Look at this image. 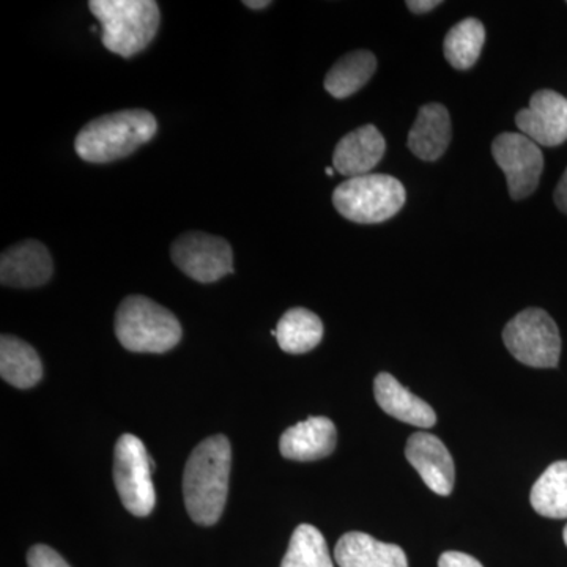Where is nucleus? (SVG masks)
Wrapping results in <instances>:
<instances>
[{"mask_svg":"<svg viewBox=\"0 0 567 567\" xmlns=\"http://www.w3.org/2000/svg\"><path fill=\"white\" fill-rule=\"evenodd\" d=\"M405 456L410 465L420 473L425 486L435 494L451 495L456 470L453 457L442 440L425 432H416L406 442Z\"/></svg>","mask_w":567,"mask_h":567,"instance_id":"11","label":"nucleus"},{"mask_svg":"<svg viewBox=\"0 0 567 567\" xmlns=\"http://www.w3.org/2000/svg\"><path fill=\"white\" fill-rule=\"evenodd\" d=\"M333 174H334L333 167H327V175H328V177H331V175H333Z\"/></svg>","mask_w":567,"mask_h":567,"instance_id":"29","label":"nucleus"},{"mask_svg":"<svg viewBox=\"0 0 567 567\" xmlns=\"http://www.w3.org/2000/svg\"><path fill=\"white\" fill-rule=\"evenodd\" d=\"M336 436L338 432L333 421L324 416H312L287 429L279 442V450L290 461H319L333 453Z\"/></svg>","mask_w":567,"mask_h":567,"instance_id":"14","label":"nucleus"},{"mask_svg":"<svg viewBox=\"0 0 567 567\" xmlns=\"http://www.w3.org/2000/svg\"><path fill=\"white\" fill-rule=\"evenodd\" d=\"M279 347L286 353L311 352L323 339V323L315 312L293 308L281 317L275 331Z\"/></svg>","mask_w":567,"mask_h":567,"instance_id":"19","label":"nucleus"},{"mask_svg":"<svg viewBox=\"0 0 567 567\" xmlns=\"http://www.w3.org/2000/svg\"><path fill=\"white\" fill-rule=\"evenodd\" d=\"M271 2H268V0H259V2H254V0H248V2H245V6L248 7V9L252 10H262L267 9L268 6H270Z\"/></svg>","mask_w":567,"mask_h":567,"instance_id":"28","label":"nucleus"},{"mask_svg":"<svg viewBox=\"0 0 567 567\" xmlns=\"http://www.w3.org/2000/svg\"><path fill=\"white\" fill-rule=\"evenodd\" d=\"M554 199L559 210L566 213L567 215V169L566 173L563 174L561 181H559L557 189H555Z\"/></svg>","mask_w":567,"mask_h":567,"instance_id":"26","label":"nucleus"},{"mask_svg":"<svg viewBox=\"0 0 567 567\" xmlns=\"http://www.w3.org/2000/svg\"><path fill=\"white\" fill-rule=\"evenodd\" d=\"M334 558L339 567H409L401 547L360 532L347 533L338 540Z\"/></svg>","mask_w":567,"mask_h":567,"instance_id":"15","label":"nucleus"},{"mask_svg":"<svg viewBox=\"0 0 567 567\" xmlns=\"http://www.w3.org/2000/svg\"><path fill=\"white\" fill-rule=\"evenodd\" d=\"M386 152L385 137L374 125H364L347 134L336 145L334 171L347 178L368 175Z\"/></svg>","mask_w":567,"mask_h":567,"instance_id":"13","label":"nucleus"},{"mask_svg":"<svg viewBox=\"0 0 567 567\" xmlns=\"http://www.w3.org/2000/svg\"><path fill=\"white\" fill-rule=\"evenodd\" d=\"M405 199L404 185L385 174L347 178L333 193L336 210L358 224H379L393 218L404 207Z\"/></svg>","mask_w":567,"mask_h":567,"instance_id":"5","label":"nucleus"},{"mask_svg":"<svg viewBox=\"0 0 567 567\" xmlns=\"http://www.w3.org/2000/svg\"><path fill=\"white\" fill-rule=\"evenodd\" d=\"M377 59L372 52L354 51L344 55L324 78V89L334 99H347L363 89L374 76Z\"/></svg>","mask_w":567,"mask_h":567,"instance_id":"20","label":"nucleus"},{"mask_svg":"<svg viewBox=\"0 0 567 567\" xmlns=\"http://www.w3.org/2000/svg\"><path fill=\"white\" fill-rule=\"evenodd\" d=\"M516 123L537 145L557 147L567 141V99L554 91L536 92L529 106L517 112Z\"/></svg>","mask_w":567,"mask_h":567,"instance_id":"10","label":"nucleus"},{"mask_svg":"<svg viewBox=\"0 0 567 567\" xmlns=\"http://www.w3.org/2000/svg\"><path fill=\"white\" fill-rule=\"evenodd\" d=\"M486 41V29L476 18L458 22L445 39V58L456 70H468L480 59Z\"/></svg>","mask_w":567,"mask_h":567,"instance_id":"22","label":"nucleus"},{"mask_svg":"<svg viewBox=\"0 0 567 567\" xmlns=\"http://www.w3.org/2000/svg\"><path fill=\"white\" fill-rule=\"evenodd\" d=\"M158 132L151 112L126 110L103 115L84 126L74 141V148L84 162H117L147 144Z\"/></svg>","mask_w":567,"mask_h":567,"instance_id":"2","label":"nucleus"},{"mask_svg":"<svg viewBox=\"0 0 567 567\" xmlns=\"http://www.w3.org/2000/svg\"><path fill=\"white\" fill-rule=\"evenodd\" d=\"M155 462L136 435L123 434L114 453V483L123 506L137 517H147L156 503L152 472Z\"/></svg>","mask_w":567,"mask_h":567,"instance_id":"7","label":"nucleus"},{"mask_svg":"<svg viewBox=\"0 0 567 567\" xmlns=\"http://www.w3.org/2000/svg\"><path fill=\"white\" fill-rule=\"evenodd\" d=\"M174 264L194 281H219L234 271V252L224 238L204 233L178 237L171 249Z\"/></svg>","mask_w":567,"mask_h":567,"instance_id":"9","label":"nucleus"},{"mask_svg":"<svg viewBox=\"0 0 567 567\" xmlns=\"http://www.w3.org/2000/svg\"><path fill=\"white\" fill-rule=\"evenodd\" d=\"M93 17L102 24L104 48L133 58L152 43L159 29V7L153 0H92Z\"/></svg>","mask_w":567,"mask_h":567,"instance_id":"3","label":"nucleus"},{"mask_svg":"<svg viewBox=\"0 0 567 567\" xmlns=\"http://www.w3.org/2000/svg\"><path fill=\"white\" fill-rule=\"evenodd\" d=\"M439 567H484L472 555L462 551H446L439 559Z\"/></svg>","mask_w":567,"mask_h":567,"instance_id":"25","label":"nucleus"},{"mask_svg":"<svg viewBox=\"0 0 567 567\" xmlns=\"http://www.w3.org/2000/svg\"><path fill=\"white\" fill-rule=\"evenodd\" d=\"M451 142L450 112L443 104H425L417 112L415 125L410 130V151L424 162L442 158Z\"/></svg>","mask_w":567,"mask_h":567,"instance_id":"17","label":"nucleus"},{"mask_svg":"<svg viewBox=\"0 0 567 567\" xmlns=\"http://www.w3.org/2000/svg\"><path fill=\"white\" fill-rule=\"evenodd\" d=\"M281 567H334L322 533L308 524L297 527Z\"/></svg>","mask_w":567,"mask_h":567,"instance_id":"23","label":"nucleus"},{"mask_svg":"<svg viewBox=\"0 0 567 567\" xmlns=\"http://www.w3.org/2000/svg\"><path fill=\"white\" fill-rule=\"evenodd\" d=\"M439 6H442L440 0H409V2H406V7H409L410 11L417 14L427 13V11H432Z\"/></svg>","mask_w":567,"mask_h":567,"instance_id":"27","label":"nucleus"},{"mask_svg":"<svg viewBox=\"0 0 567 567\" xmlns=\"http://www.w3.org/2000/svg\"><path fill=\"white\" fill-rule=\"evenodd\" d=\"M54 270L51 254L40 241L28 240L11 246L0 259V281L3 286L32 289L50 281Z\"/></svg>","mask_w":567,"mask_h":567,"instance_id":"12","label":"nucleus"},{"mask_svg":"<svg viewBox=\"0 0 567 567\" xmlns=\"http://www.w3.org/2000/svg\"><path fill=\"white\" fill-rule=\"evenodd\" d=\"M374 393L377 404L382 406L383 412L402 423L423 429L432 427L436 423L434 409L423 399L410 393L388 372L377 375Z\"/></svg>","mask_w":567,"mask_h":567,"instance_id":"16","label":"nucleus"},{"mask_svg":"<svg viewBox=\"0 0 567 567\" xmlns=\"http://www.w3.org/2000/svg\"><path fill=\"white\" fill-rule=\"evenodd\" d=\"M563 537H565V544L567 547V525H566L565 532H563Z\"/></svg>","mask_w":567,"mask_h":567,"instance_id":"30","label":"nucleus"},{"mask_svg":"<svg viewBox=\"0 0 567 567\" xmlns=\"http://www.w3.org/2000/svg\"><path fill=\"white\" fill-rule=\"evenodd\" d=\"M529 502L539 516L567 518V461L548 466L533 486Z\"/></svg>","mask_w":567,"mask_h":567,"instance_id":"21","label":"nucleus"},{"mask_svg":"<svg viewBox=\"0 0 567 567\" xmlns=\"http://www.w3.org/2000/svg\"><path fill=\"white\" fill-rule=\"evenodd\" d=\"M115 334L126 350L134 353H164L182 339L177 317L151 298L132 295L118 306Z\"/></svg>","mask_w":567,"mask_h":567,"instance_id":"4","label":"nucleus"},{"mask_svg":"<svg viewBox=\"0 0 567 567\" xmlns=\"http://www.w3.org/2000/svg\"><path fill=\"white\" fill-rule=\"evenodd\" d=\"M0 375L10 385L28 390L43 377V364L32 346L14 336L0 339Z\"/></svg>","mask_w":567,"mask_h":567,"instance_id":"18","label":"nucleus"},{"mask_svg":"<svg viewBox=\"0 0 567 567\" xmlns=\"http://www.w3.org/2000/svg\"><path fill=\"white\" fill-rule=\"evenodd\" d=\"M492 155L506 175L514 200L527 199L536 192L544 169V155L536 142L525 134L503 133L492 144Z\"/></svg>","mask_w":567,"mask_h":567,"instance_id":"8","label":"nucleus"},{"mask_svg":"<svg viewBox=\"0 0 567 567\" xmlns=\"http://www.w3.org/2000/svg\"><path fill=\"white\" fill-rule=\"evenodd\" d=\"M509 353L529 368H557L561 354V336L555 320L544 309L518 312L503 330Z\"/></svg>","mask_w":567,"mask_h":567,"instance_id":"6","label":"nucleus"},{"mask_svg":"<svg viewBox=\"0 0 567 567\" xmlns=\"http://www.w3.org/2000/svg\"><path fill=\"white\" fill-rule=\"evenodd\" d=\"M230 466L233 450L226 436H208L194 447L183 475V495L186 511L196 524L212 527L223 516Z\"/></svg>","mask_w":567,"mask_h":567,"instance_id":"1","label":"nucleus"},{"mask_svg":"<svg viewBox=\"0 0 567 567\" xmlns=\"http://www.w3.org/2000/svg\"><path fill=\"white\" fill-rule=\"evenodd\" d=\"M28 565L29 567H70L69 563L58 551L52 550L51 547L43 546V544L33 546L29 550Z\"/></svg>","mask_w":567,"mask_h":567,"instance_id":"24","label":"nucleus"}]
</instances>
